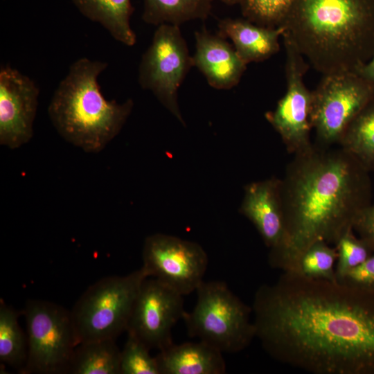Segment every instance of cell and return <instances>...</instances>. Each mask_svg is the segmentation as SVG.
<instances>
[{"instance_id":"6da1fadb","label":"cell","mask_w":374,"mask_h":374,"mask_svg":"<svg viewBox=\"0 0 374 374\" xmlns=\"http://www.w3.org/2000/svg\"><path fill=\"white\" fill-rule=\"evenodd\" d=\"M252 312L276 360L314 374H374V290L284 271L258 289Z\"/></svg>"},{"instance_id":"7a4b0ae2","label":"cell","mask_w":374,"mask_h":374,"mask_svg":"<svg viewBox=\"0 0 374 374\" xmlns=\"http://www.w3.org/2000/svg\"><path fill=\"white\" fill-rule=\"evenodd\" d=\"M368 172L341 148L317 143L295 154L280 179L285 235L270 251V265L285 271L312 243L335 245L371 204Z\"/></svg>"},{"instance_id":"3957f363","label":"cell","mask_w":374,"mask_h":374,"mask_svg":"<svg viewBox=\"0 0 374 374\" xmlns=\"http://www.w3.org/2000/svg\"><path fill=\"white\" fill-rule=\"evenodd\" d=\"M281 26L323 75L355 72L374 53V0H295Z\"/></svg>"},{"instance_id":"277c9868","label":"cell","mask_w":374,"mask_h":374,"mask_svg":"<svg viewBox=\"0 0 374 374\" xmlns=\"http://www.w3.org/2000/svg\"><path fill=\"white\" fill-rule=\"evenodd\" d=\"M106 62L79 58L55 89L48 114L57 133L68 143L89 153L102 151L121 132L133 108L103 95L98 77Z\"/></svg>"},{"instance_id":"5b68a950","label":"cell","mask_w":374,"mask_h":374,"mask_svg":"<svg viewBox=\"0 0 374 374\" xmlns=\"http://www.w3.org/2000/svg\"><path fill=\"white\" fill-rule=\"evenodd\" d=\"M196 292L194 308L185 311L182 317L188 335L222 353H235L247 348L256 337L252 308L222 281L203 280Z\"/></svg>"},{"instance_id":"8992f818","label":"cell","mask_w":374,"mask_h":374,"mask_svg":"<svg viewBox=\"0 0 374 374\" xmlns=\"http://www.w3.org/2000/svg\"><path fill=\"white\" fill-rule=\"evenodd\" d=\"M144 269L103 278L89 286L71 311L79 343L114 339L126 331Z\"/></svg>"},{"instance_id":"52a82bcc","label":"cell","mask_w":374,"mask_h":374,"mask_svg":"<svg viewBox=\"0 0 374 374\" xmlns=\"http://www.w3.org/2000/svg\"><path fill=\"white\" fill-rule=\"evenodd\" d=\"M22 314L26 319L28 339V357L22 373H68L80 344L71 312L51 302L29 300Z\"/></svg>"},{"instance_id":"ba28073f","label":"cell","mask_w":374,"mask_h":374,"mask_svg":"<svg viewBox=\"0 0 374 374\" xmlns=\"http://www.w3.org/2000/svg\"><path fill=\"white\" fill-rule=\"evenodd\" d=\"M374 99V83L354 71L323 75L312 91L310 121L319 144L339 143L353 118Z\"/></svg>"},{"instance_id":"9c48e42d","label":"cell","mask_w":374,"mask_h":374,"mask_svg":"<svg viewBox=\"0 0 374 374\" xmlns=\"http://www.w3.org/2000/svg\"><path fill=\"white\" fill-rule=\"evenodd\" d=\"M193 65V57L179 26L163 24L154 32L139 69L141 87L152 91L183 125L185 123L179 108L177 93Z\"/></svg>"},{"instance_id":"30bf717a","label":"cell","mask_w":374,"mask_h":374,"mask_svg":"<svg viewBox=\"0 0 374 374\" xmlns=\"http://www.w3.org/2000/svg\"><path fill=\"white\" fill-rule=\"evenodd\" d=\"M142 259L148 278L157 279L183 296L196 291L208 263L199 244L163 233L145 238Z\"/></svg>"},{"instance_id":"8fae6325","label":"cell","mask_w":374,"mask_h":374,"mask_svg":"<svg viewBox=\"0 0 374 374\" xmlns=\"http://www.w3.org/2000/svg\"><path fill=\"white\" fill-rule=\"evenodd\" d=\"M282 37L286 52L287 90L275 109L267 112L265 118L280 136L287 150L295 154L312 145L310 121L312 91L303 82L309 65L291 40L285 35Z\"/></svg>"},{"instance_id":"7c38bea8","label":"cell","mask_w":374,"mask_h":374,"mask_svg":"<svg viewBox=\"0 0 374 374\" xmlns=\"http://www.w3.org/2000/svg\"><path fill=\"white\" fill-rule=\"evenodd\" d=\"M185 310L184 296L154 278L143 282L126 332L150 349L159 350L173 344L172 329Z\"/></svg>"},{"instance_id":"4fadbf2b","label":"cell","mask_w":374,"mask_h":374,"mask_svg":"<svg viewBox=\"0 0 374 374\" xmlns=\"http://www.w3.org/2000/svg\"><path fill=\"white\" fill-rule=\"evenodd\" d=\"M39 89L30 78L9 65L0 70V144L17 149L33 136Z\"/></svg>"},{"instance_id":"5bb4252c","label":"cell","mask_w":374,"mask_h":374,"mask_svg":"<svg viewBox=\"0 0 374 374\" xmlns=\"http://www.w3.org/2000/svg\"><path fill=\"white\" fill-rule=\"evenodd\" d=\"M240 212L252 222L271 251L282 246L285 226L280 179L274 177L247 185Z\"/></svg>"},{"instance_id":"9a60e30c","label":"cell","mask_w":374,"mask_h":374,"mask_svg":"<svg viewBox=\"0 0 374 374\" xmlns=\"http://www.w3.org/2000/svg\"><path fill=\"white\" fill-rule=\"evenodd\" d=\"M195 37L193 65L204 75L208 83L218 89H229L237 85L247 64L235 48L223 38L206 30L197 31Z\"/></svg>"},{"instance_id":"2e32d148","label":"cell","mask_w":374,"mask_h":374,"mask_svg":"<svg viewBox=\"0 0 374 374\" xmlns=\"http://www.w3.org/2000/svg\"><path fill=\"white\" fill-rule=\"evenodd\" d=\"M160 374H223L222 353L203 342L172 344L155 356Z\"/></svg>"},{"instance_id":"e0dca14e","label":"cell","mask_w":374,"mask_h":374,"mask_svg":"<svg viewBox=\"0 0 374 374\" xmlns=\"http://www.w3.org/2000/svg\"><path fill=\"white\" fill-rule=\"evenodd\" d=\"M221 33L229 37L240 58L247 64L265 60L280 49L278 39L285 28L267 27L249 20L224 19L220 21Z\"/></svg>"},{"instance_id":"ac0fdd59","label":"cell","mask_w":374,"mask_h":374,"mask_svg":"<svg viewBox=\"0 0 374 374\" xmlns=\"http://www.w3.org/2000/svg\"><path fill=\"white\" fill-rule=\"evenodd\" d=\"M79 12L98 23L116 41L133 46L136 37L130 26L131 0H71Z\"/></svg>"},{"instance_id":"d6986e66","label":"cell","mask_w":374,"mask_h":374,"mask_svg":"<svg viewBox=\"0 0 374 374\" xmlns=\"http://www.w3.org/2000/svg\"><path fill=\"white\" fill-rule=\"evenodd\" d=\"M116 339H107L79 344L68 373L72 374H121V353Z\"/></svg>"},{"instance_id":"ffe728a7","label":"cell","mask_w":374,"mask_h":374,"mask_svg":"<svg viewBox=\"0 0 374 374\" xmlns=\"http://www.w3.org/2000/svg\"><path fill=\"white\" fill-rule=\"evenodd\" d=\"M211 0H144L142 18L149 24L179 26L193 19H204L210 14Z\"/></svg>"},{"instance_id":"44dd1931","label":"cell","mask_w":374,"mask_h":374,"mask_svg":"<svg viewBox=\"0 0 374 374\" xmlns=\"http://www.w3.org/2000/svg\"><path fill=\"white\" fill-rule=\"evenodd\" d=\"M338 144L367 170H374V99L353 118Z\"/></svg>"},{"instance_id":"7402d4cb","label":"cell","mask_w":374,"mask_h":374,"mask_svg":"<svg viewBox=\"0 0 374 374\" xmlns=\"http://www.w3.org/2000/svg\"><path fill=\"white\" fill-rule=\"evenodd\" d=\"M22 314L0 301V361L22 373L28 357V339L18 323Z\"/></svg>"},{"instance_id":"603a6c76","label":"cell","mask_w":374,"mask_h":374,"mask_svg":"<svg viewBox=\"0 0 374 374\" xmlns=\"http://www.w3.org/2000/svg\"><path fill=\"white\" fill-rule=\"evenodd\" d=\"M337 253L324 241H317L307 247L287 271L303 277L335 280V263Z\"/></svg>"},{"instance_id":"cb8c5ba5","label":"cell","mask_w":374,"mask_h":374,"mask_svg":"<svg viewBox=\"0 0 374 374\" xmlns=\"http://www.w3.org/2000/svg\"><path fill=\"white\" fill-rule=\"evenodd\" d=\"M295 0H242L243 15L249 21L267 27H278L285 21Z\"/></svg>"},{"instance_id":"d4e9b609","label":"cell","mask_w":374,"mask_h":374,"mask_svg":"<svg viewBox=\"0 0 374 374\" xmlns=\"http://www.w3.org/2000/svg\"><path fill=\"white\" fill-rule=\"evenodd\" d=\"M337 249L336 280L342 281L353 269L364 262L373 253L359 237L353 233V229L348 230L335 245Z\"/></svg>"},{"instance_id":"484cf974","label":"cell","mask_w":374,"mask_h":374,"mask_svg":"<svg viewBox=\"0 0 374 374\" xmlns=\"http://www.w3.org/2000/svg\"><path fill=\"white\" fill-rule=\"evenodd\" d=\"M139 338L127 332L121 353V374H160L155 357Z\"/></svg>"},{"instance_id":"4316f807","label":"cell","mask_w":374,"mask_h":374,"mask_svg":"<svg viewBox=\"0 0 374 374\" xmlns=\"http://www.w3.org/2000/svg\"><path fill=\"white\" fill-rule=\"evenodd\" d=\"M353 229L374 253V204H368L359 212Z\"/></svg>"},{"instance_id":"83f0119b","label":"cell","mask_w":374,"mask_h":374,"mask_svg":"<svg viewBox=\"0 0 374 374\" xmlns=\"http://www.w3.org/2000/svg\"><path fill=\"white\" fill-rule=\"evenodd\" d=\"M342 281L374 290V254H371L361 265L350 270Z\"/></svg>"},{"instance_id":"f1b7e54d","label":"cell","mask_w":374,"mask_h":374,"mask_svg":"<svg viewBox=\"0 0 374 374\" xmlns=\"http://www.w3.org/2000/svg\"><path fill=\"white\" fill-rule=\"evenodd\" d=\"M355 72L374 83V53L370 60L358 68Z\"/></svg>"},{"instance_id":"f546056e","label":"cell","mask_w":374,"mask_h":374,"mask_svg":"<svg viewBox=\"0 0 374 374\" xmlns=\"http://www.w3.org/2000/svg\"><path fill=\"white\" fill-rule=\"evenodd\" d=\"M224 3L229 4V5H234L237 3H241L242 0H221Z\"/></svg>"}]
</instances>
